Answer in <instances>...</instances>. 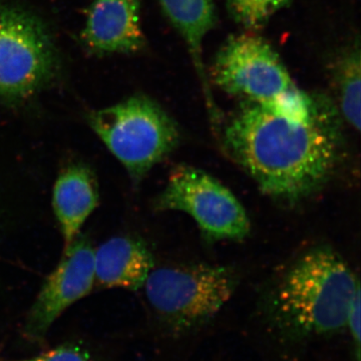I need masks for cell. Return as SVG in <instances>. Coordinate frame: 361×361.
<instances>
[{"instance_id": "13", "label": "cell", "mask_w": 361, "mask_h": 361, "mask_svg": "<svg viewBox=\"0 0 361 361\" xmlns=\"http://www.w3.org/2000/svg\"><path fill=\"white\" fill-rule=\"evenodd\" d=\"M339 111L344 120L360 132L361 123V65L360 47L348 52L336 73Z\"/></svg>"}, {"instance_id": "12", "label": "cell", "mask_w": 361, "mask_h": 361, "mask_svg": "<svg viewBox=\"0 0 361 361\" xmlns=\"http://www.w3.org/2000/svg\"><path fill=\"white\" fill-rule=\"evenodd\" d=\"M161 8L186 42L194 65L205 82L202 44L215 25L213 0H160Z\"/></svg>"}, {"instance_id": "15", "label": "cell", "mask_w": 361, "mask_h": 361, "mask_svg": "<svg viewBox=\"0 0 361 361\" xmlns=\"http://www.w3.org/2000/svg\"><path fill=\"white\" fill-rule=\"evenodd\" d=\"M16 361H94L89 353L73 344H66L45 351L39 355Z\"/></svg>"}, {"instance_id": "14", "label": "cell", "mask_w": 361, "mask_h": 361, "mask_svg": "<svg viewBox=\"0 0 361 361\" xmlns=\"http://www.w3.org/2000/svg\"><path fill=\"white\" fill-rule=\"evenodd\" d=\"M292 0H226L234 20L249 30H256Z\"/></svg>"}, {"instance_id": "8", "label": "cell", "mask_w": 361, "mask_h": 361, "mask_svg": "<svg viewBox=\"0 0 361 361\" xmlns=\"http://www.w3.org/2000/svg\"><path fill=\"white\" fill-rule=\"evenodd\" d=\"M96 284L94 250L89 240L77 237L47 278L25 325V336L42 341L70 306L87 296Z\"/></svg>"}, {"instance_id": "3", "label": "cell", "mask_w": 361, "mask_h": 361, "mask_svg": "<svg viewBox=\"0 0 361 361\" xmlns=\"http://www.w3.org/2000/svg\"><path fill=\"white\" fill-rule=\"evenodd\" d=\"M238 276L225 266L198 264L153 268L145 281L152 310L169 332L186 336L203 329L232 298Z\"/></svg>"}, {"instance_id": "11", "label": "cell", "mask_w": 361, "mask_h": 361, "mask_svg": "<svg viewBox=\"0 0 361 361\" xmlns=\"http://www.w3.org/2000/svg\"><path fill=\"white\" fill-rule=\"evenodd\" d=\"M153 268L148 246L133 237H114L94 251L96 283L104 288L139 290Z\"/></svg>"}, {"instance_id": "10", "label": "cell", "mask_w": 361, "mask_h": 361, "mask_svg": "<svg viewBox=\"0 0 361 361\" xmlns=\"http://www.w3.org/2000/svg\"><path fill=\"white\" fill-rule=\"evenodd\" d=\"M99 201L96 177L87 165L71 164L59 173L52 191V208L65 240V249L77 238Z\"/></svg>"}, {"instance_id": "6", "label": "cell", "mask_w": 361, "mask_h": 361, "mask_svg": "<svg viewBox=\"0 0 361 361\" xmlns=\"http://www.w3.org/2000/svg\"><path fill=\"white\" fill-rule=\"evenodd\" d=\"M154 208L188 214L210 241H241L250 232L248 215L235 195L205 171L184 164L173 169Z\"/></svg>"}, {"instance_id": "16", "label": "cell", "mask_w": 361, "mask_h": 361, "mask_svg": "<svg viewBox=\"0 0 361 361\" xmlns=\"http://www.w3.org/2000/svg\"><path fill=\"white\" fill-rule=\"evenodd\" d=\"M360 291L356 294L350 310H349L348 324H346V329L350 334L351 345H353V361H360Z\"/></svg>"}, {"instance_id": "1", "label": "cell", "mask_w": 361, "mask_h": 361, "mask_svg": "<svg viewBox=\"0 0 361 361\" xmlns=\"http://www.w3.org/2000/svg\"><path fill=\"white\" fill-rule=\"evenodd\" d=\"M341 137L338 111L318 97L314 110L302 118L246 102L225 126L223 145L263 193L297 201L319 190L334 172Z\"/></svg>"}, {"instance_id": "7", "label": "cell", "mask_w": 361, "mask_h": 361, "mask_svg": "<svg viewBox=\"0 0 361 361\" xmlns=\"http://www.w3.org/2000/svg\"><path fill=\"white\" fill-rule=\"evenodd\" d=\"M212 78L227 94L256 104L269 103L294 87L277 52L250 33L226 42L214 61Z\"/></svg>"}, {"instance_id": "5", "label": "cell", "mask_w": 361, "mask_h": 361, "mask_svg": "<svg viewBox=\"0 0 361 361\" xmlns=\"http://www.w3.org/2000/svg\"><path fill=\"white\" fill-rule=\"evenodd\" d=\"M58 49L47 25L23 7L0 2V103H18L59 73Z\"/></svg>"}, {"instance_id": "9", "label": "cell", "mask_w": 361, "mask_h": 361, "mask_svg": "<svg viewBox=\"0 0 361 361\" xmlns=\"http://www.w3.org/2000/svg\"><path fill=\"white\" fill-rule=\"evenodd\" d=\"M80 39L97 56L135 54L144 49L140 0H94Z\"/></svg>"}, {"instance_id": "2", "label": "cell", "mask_w": 361, "mask_h": 361, "mask_svg": "<svg viewBox=\"0 0 361 361\" xmlns=\"http://www.w3.org/2000/svg\"><path fill=\"white\" fill-rule=\"evenodd\" d=\"M360 282L329 247L305 252L285 270L263 301L265 322L286 341L330 337L346 329Z\"/></svg>"}, {"instance_id": "4", "label": "cell", "mask_w": 361, "mask_h": 361, "mask_svg": "<svg viewBox=\"0 0 361 361\" xmlns=\"http://www.w3.org/2000/svg\"><path fill=\"white\" fill-rule=\"evenodd\" d=\"M87 122L135 183L167 158L180 141L174 118L144 94L90 111Z\"/></svg>"}]
</instances>
